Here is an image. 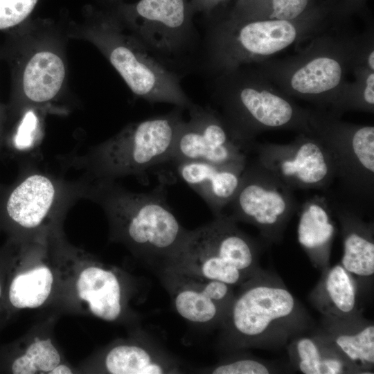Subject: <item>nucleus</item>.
I'll return each instance as SVG.
<instances>
[{
  "label": "nucleus",
  "mask_w": 374,
  "mask_h": 374,
  "mask_svg": "<svg viewBox=\"0 0 374 374\" xmlns=\"http://www.w3.org/2000/svg\"><path fill=\"white\" fill-rule=\"evenodd\" d=\"M112 374H177L184 373L181 362L148 334L139 341L118 344L104 358Z\"/></svg>",
  "instance_id": "nucleus-19"
},
{
  "label": "nucleus",
  "mask_w": 374,
  "mask_h": 374,
  "mask_svg": "<svg viewBox=\"0 0 374 374\" xmlns=\"http://www.w3.org/2000/svg\"><path fill=\"white\" fill-rule=\"evenodd\" d=\"M290 365L304 374L353 373L330 342L317 330L299 335L285 346Z\"/></svg>",
  "instance_id": "nucleus-23"
},
{
  "label": "nucleus",
  "mask_w": 374,
  "mask_h": 374,
  "mask_svg": "<svg viewBox=\"0 0 374 374\" xmlns=\"http://www.w3.org/2000/svg\"><path fill=\"white\" fill-rule=\"evenodd\" d=\"M171 164L177 177L205 201L214 217L223 214L234 197L246 166H221L202 161Z\"/></svg>",
  "instance_id": "nucleus-16"
},
{
  "label": "nucleus",
  "mask_w": 374,
  "mask_h": 374,
  "mask_svg": "<svg viewBox=\"0 0 374 374\" xmlns=\"http://www.w3.org/2000/svg\"><path fill=\"white\" fill-rule=\"evenodd\" d=\"M65 26L69 39L93 44L137 98L184 109L193 103L182 87L179 73L150 51L123 21L114 6L86 5L81 20L69 21Z\"/></svg>",
  "instance_id": "nucleus-2"
},
{
  "label": "nucleus",
  "mask_w": 374,
  "mask_h": 374,
  "mask_svg": "<svg viewBox=\"0 0 374 374\" xmlns=\"http://www.w3.org/2000/svg\"><path fill=\"white\" fill-rule=\"evenodd\" d=\"M299 208L294 191L255 159L248 160L239 188L226 208L229 213L224 215L236 223L253 225L265 242L272 244L281 242Z\"/></svg>",
  "instance_id": "nucleus-10"
},
{
  "label": "nucleus",
  "mask_w": 374,
  "mask_h": 374,
  "mask_svg": "<svg viewBox=\"0 0 374 374\" xmlns=\"http://www.w3.org/2000/svg\"><path fill=\"white\" fill-rule=\"evenodd\" d=\"M310 125L332 157L341 200L370 214L374 205V127L342 122L321 110H310Z\"/></svg>",
  "instance_id": "nucleus-8"
},
{
  "label": "nucleus",
  "mask_w": 374,
  "mask_h": 374,
  "mask_svg": "<svg viewBox=\"0 0 374 374\" xmlns=\"http://www.w3.org/2000/svg\"><path fill=\"white\" fill-rule=\"evenodd\" d=\"M212 98L220 114L247 144L269 130H292L312 133L310 110L295 104L285 93L265 84L263 78L247 65L217 73Z\"/></svg>",
  "instance_id": "nucleus-5"
},
{
  "label": "nucleus",
  "mask_w": 374,
  "mask_h": 374,
  "mask_svg": "<svg viewBox=\"0 0 374 374\" xmlns=\"http://www.w3.org/2000/svg\"><path fill=\"white\" fill-rule=\"evenodd\" d=\"M238 287L220 326L225 350L279 349L312 328L305 307L276 273L261 268Z\"/></svg>",
  "instance_id": "nucleus-4"
},
{
  "label": "nucleus",
  "mask_w": 374,
  "mask_h": 374,
  "mask_svg": "<svg viewBox=\"0 0 374 374\" xmlns=\"http://www.w3.org/2000/svg\"><path fill=\"white\" fill-rule=\"evenodd\" d=\"M7 108L0 103V141L2 139L4 124L7 118Z\"/></svg>",
  "instance_id": "nucleus-31"
},
{
  "label": "nucleus",
  "mask_w": 374,
  "mask_h": 374,
  "mask_svg": "<svg viewBox=\"0 0 374 374\" xmlns=\"http://www.w3.org/2000/svg\"><path fill=\"white\" fill-rule=\"evenodd\" d=\"M309 0H271V19L292 21L306 9Z\"/></svg>",
  "instance_id": "nucleus-28"
},
{
  "label": "nucleus",
  "mask_w": 374,
  "mask_h": 374,
  "mask_svg": "<svg viewBox=\"0 0 374 374\" xmlns=\"http://www.w3.org/2000/svg\"><path fill=\"white\" fill-rule=\"evenodd\" d=\"M168 163L202 161L221 166H245L252 146L242 141L220 112L192 103L187 109Z\"/></svg>",
  "instance_id": "nucleus-12"
},
{
  "label": "nucleus",
  "mask_w": 374,
  "mask_h": 374,
  "mask_svg": "<svg viewBox=\"0 0 374 374\" xmlns=\"http://www.w3.org/2000/svg\"><path fill=\"white\" fill-rule=\"evenodd\" d=\"M259 255L258 243L222 214L190 230L166 268L238 287L261 269Z\"/></svg>",
  "instance_id": "nucleus-7"
},
{
  "label": "nucleus",
  "mask_w": 374,
  "mask_h": 374,
  "mask_svg": "<svg viewBox=\"0 0 374 374\" xmlns=\"http://www.w3.org/2000/svg\"><path fill=\"white\" fill-rule=\"evenodd\" d=\"M367 64L371 71H374V51L372 49L367 57Z\"/></svg>",
  "instance_id": "nucleus-33"
},
{
  "label": "nucleus",
  "mask_w": 374,
  "mask_h": 374,
  "mask_svg": "<svg viewBox=\"0 0 374 374\" xmlns=\"http://www.w3.org/2000/svg\"><path fill=\"white\" fill-rule=\"evenodd\" d=\"M76 290L95 317L109 322L121 317L123 291L121 279L114 271L100 266L88 267L80 274Z\"/></svg>",
  "instance_id": "nucleus-22"
},
{
  "label": "nucleus",
  "mask_w": 374,
  "mask_h": 374,
  "mask_svg": "<svg viewBox=\"0 0 374 374\" xmlns=\"http://www.w3.org/2000/svg\"><path fill=\"white\" fill-rule=\"evenodd\" d=\"M82 180V197L101 206L113 238L124 242L157 274L166 268L185 242L184 228L170 207L163 184L135 193L115 181Z\"/></svg>",
  "instance_id": "nucleus-1"
},
{
  "label": "nucleus",
  "mask_w": 374,
  "mask_h": 374,
  "mask_svg": "<svg viewBox=\"0 0 374 374\" xmlns=\"http://www.w3.org/2000/svg\"><path fill=\"white\" fill-rule=\"evenodd\" d=\"M114 6L150 51L177 73L197 47L189 0H139Z\"/></svg>",
  "instance_id": "nucleus-9"
},
{
  "label": "nucleus",
  "mask_w": 374,
  "mask_h": 374,
  "mask_svg": "<svg viewBox=\"0 0 374 374\" xmlns=\"http://www.w3.org/2000/svg\"><path fill=\"white\" fill-rule=\"evenodd\" d=\"M343 242L341 265L354 277L358 288L373 283L374 274V223L350 204L327 194Z\"/></svg>",
  "instance_id": "nucleus-15"
},
{
  "label": "nucleus",
  "mask_w": 374,
  "mask_h": 374,
  "mask_svg": "<svg viewBox=\"0 0 374 374\" xmlns=\"http://www.w3.org/2000/svg\"><path fill=\"white\" fill-rule=\"evenodd\" d=\"M66 26L48 18H30L6 32L0 58L11 77L7 112L19 117L47 109L66 93L68 81Z\"/></svg>",
  "instance_id": "nucleus-3"
},
{
  "label": "nucleus",
  "mask_w": 374,
  "mask_h": 374,
  "mask_svg": "<svg viewBox=\"0 0 374 374\" xmlns=\"http://www.w3.org/2000/svg\"><path fill=\"white\" fill-rule=\"evenodd\" d=\"M53 282L52 271L44 265L21 273L12 280L9 300L19 309L38 308L48 298Z\"/></svg>",
  "instance_id": "nucleus-24"
},
{
  "label": "nucleus",
  "mask_w": 374,
  "mask_h": 374,
  "mask_svg": "<svg viewBox=\"0 0 374 374\" xmlns=\"http://www.w3.org/2000/svg\"><path fill=\"white\" fill-rule=\"evenodd\" d=\"M184 109L125 126L114 136L67 159L70 166L84 172L87 179L115 181L143 177L149 170L168 163L184 122Z\"/></svg>",
  "instance_id": "nucleus-6"
},
{
  "label": "nucleus",
  "mask_w": 374,
  "mask_h": 374,
  "mask_svg": "<svg viewBox=\"0 0 374 374\" xmlns=\"http://www.w3.org/2000/svg\"><path fill=\"white\" fill-rule=\"evenodd\" d=\"M362 96L371 112L374 107V73L371 71L365 80V86L362 89Z\"/></svg>",
  "instance_id": "nucleus-29"
},
{
  "label": "nucleus",
  "mask_w": 374,
  "mask_h": 374,
  "mask_svg": "<svg viewBox=\"0 0 374 374\" xmlns=\"http://www.w3.org/2000/svg\"><path fill=\"white\" fill-rule=\"evenodd\" d=\"M1 285H0V296H1Z\"/></svg>",
  "instance_id": "nucleus-34"
},
{
  "label": "nucleus",
  "mask_w": 374,
  "mask_h": 374,
  "mask_svg": "<svg viewBox=\"0 0 374 374\" xmlns=\"http://www.w3.org/2000/svg\"><path fill=\"white\" fill-rule=\"evenodd\" d=\"M299 211V243L312 265L321 272L330 266L331 251L337 231L328 195H313L300 205Z\"/></svg>",
  "instance_id": "nucleus-18"
},
{
  "label": "nucleus",
  "mask_w": 374,
  "mask_h": 374,
  "mask_svg": "<svg viewBox=\"0 0 374 374\" xmlns=\"http://www.w3.org/2000/svg\"><path fill=\"white\" fill-rule=\"evenodd\" d=\"M157 275L182 319L199 326L220 327L235 296L233 286L171 268Z\"/></svg>",
  "instance_id": "nucleus-14"
},
{
  "label": "nucleus",
  "mask_w": 374,
  "mask_h": 374,
  "mask_svg": "<svg viewBox=\"0 0 374 374\" xmlns=\"http://www.w3.org/2000/svg\"><path fill=\"white\" fill-rule=\"evenodd\" d=\"M60 355L50 339L32 343L26 353L12 363L15 374L50 373L60 364Z\"/></svg>",
  "instance_id": "nucleus-25"
},
{
  "label": "nucleus",
  "mask_w": 374,
  "mask_h": 374,
  "mask_svg": "<svg viewBox=\"0 0 374 374\" xmlns=\"http://www.w3.org/2000/svg\"><path fill=\"white\" fill-rule=\"evenodd\" d=\"M220 0H189L193 11H205L211 9Z\"/></svg>",
  "instance_id": "nucleus-30"
},
{
  "label": "nucleus",
  "mask_w": 374,
  "mask_h": 374,
  "mask_svg": "<svg viewBox=\"0 0 374 374\" xmlns=\"http://www.w3.org/2000/svg\"><path fill=\"white\" fill-rule=\"evenodd\" d=\"M82 180L70 182L30 170L9 191L2 205L14 224L33 230L53 215L63 213L82 197Z\"/></svg>",
  "instance_id": "nucleus-13"
},
{
  "label": "nucleus",
  "mask_w": 374,
  "mask_h": 374,
  "mask_svg": "<svg viewBox=\"0 0 374 374\" xmlns=\"http://www.w3.org/2000/svg\"><path fill=\"white\" fill-rule=\"evenodd\" d=\"M335 348L353 373H371L374 368V325L362 314L346 319L321 316L316 329Z\"/></svg>",
  "instance_id": "nucleus-17"
},
{
  "label": "nucleus",
  "mask_w": 374,
  "mask_h": 374,
  "mask_svg": "<svg viewBox=\"0 0 374 374\" xmlns=\"http://www.w3.org/2000/svg\"><path fill=\"white\" fill-rule=\"evenodd\" d=\"M39 0H0V30L7 32L30 18Z\"/></svg>",
  "instance_id": "nucleus-27"
},
{
  "label": "nucleus",
  "mask_w": 374,
  "mask_h": 374,
  "mask_svg": "<svg viewBox=\"0 0 374 374\" xmlns=\"http://www.w3.org/2000/svg\"><path fill=\"white\" fill-rule=\"evenodd\" d=\"M253 151L258 161L290 189L328 191L335 180L332 157L313 133H299L290 143L255 141Z\"/></svg>",
  "instance_id": "nucleus-11"
},
{
  "label": "nucleus",
  "mask_w": 374,
  "mask_h": 374,
  "mask_svg": "<svg viewBox=\"0 0 374 374\" xmlns=\"http://www.w3.org/2000/svg\"><path fill=\"white\" fill-rule=\"evenodd\" d=\"M281 371L274 363L249 355H234L197 371L208 374H269Z\"/></svg>",
  "instance_id": "nucleus-26"
},
{
  "label": "nucleus",
  "mask_w": 374,
  "mask_h": 374,
  "mask_svg": "<svg viewBox=\"0 0 374 374\" xmlns=\"http://www.w3.org/2000/svg\"><path fill=\"white\" fill-rule=\"evenodd\" d=\"M344 66L330 53L318 55L301 64L292 73L287 87L290 94L319 105H332L340 96Z\"/></svg>",
  "instance_id": "nucleus-20"
},
{
  "label": "nucleus",
  "mask_w": 374,
  "mask_h": 374,
  "mask_svg": "<svg viewBox=\"0 0 374 374\" xmlns=\"http://www.w3.org/2000/svg\"><path fill=\"white\" fill-rule=\"evenodd\" d=\"M358 286L354 277L341 263L330 266L310 294V301L322 316L346 319L360 314Z\"/></svg>",
  "instance_id": "nucleus-21"
},
{
  "label": "nucleus",
  "mask_w": 374,
  "mask_h": 374,
  "mask_svg": "<svg viewBox=\"0 0 374 374\" xmlns=\"http://www.w3.org/2000/svg\"><path fill=\"white\" fill-rule=\"evenodd\" d=\"M51 374H69L72 371L69 367L64 364H58L51 371Z\"/></svg>",
  "instance_id": "nucleus-32"
}]
</instances>
